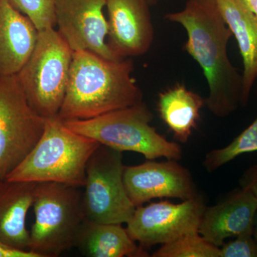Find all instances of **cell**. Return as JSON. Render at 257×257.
Here are the masks:
<instances>
[{"instance_id": "8fae6325", "label": "cell", "mask_w": 257, "mask_h": 257, "mask_svg": "<svg viewBox=\"0 0 257 257\" xmlns=\"http://www.w3.org/2000/svg\"><path fill=\"white\" fill-rule=\"evenodd\" d=\"M123 179L128 197L136 207L157 198L184 201L199 195L190 172L177 160H148L141 165L125 166Z\"/></svg>"}, {"instance_id": "ffe728a7", "label": "cell", "mask_w": 257, "mask_h": 257, "mask_svg": "<svg viewBox=\"0 0 257 257\" xmlns=\"http://www.w3.org/2000/svg\"><path fill=\"white\" fill-rule=\"evenodd\" d=\"M153 257H220V250L199 234L192 231L162 246Z\"/></svg>"}, {"instance_id": "5bb4252c", "label": "cell", "mask_w": 257, "mask_h": 257, "mask_svg": "<svg viewBox=\"0 0 257 257\" xmlns=\"http://www.w3.org/2000/svg\"><path fill=\"white\" fill-rule=\"evenodd\" d=\"M39 31L9 0H0V76L18 74L35 50Z\"/></svg>"}, {"instance_id": "d4e9b609", "label": "cell", "mask_w": 257, "mask_h": 257, "mask_svg": "<svg viewBox=\"0 0 257 257\" xmlns=\"http://www.w3.org/2000/svg\"><path fill=\"white\" fill-rule=\"evenodd\" d=\"M244 1L257 18V0H244Z\"/></svg>"}, {"instance_id": "44dd1931", "label": "cell", "mask_w": 257, "mask_h": 257, "mask_svg": "<svg viewBox=\"0 0 257 257\" xmlns=\"http://www.w3.org/2000/svg\"><path fill=\"white\" fill-rule=\"evenodd\" d=\"M20 13L32 20L38 31L55 26V0H9Z\"/></svg>"}, {"instance_id": "9a60e30c", "label": "cell", "mask_w": 257, "mask_h": 257, "mask_svg": "<svg viewBox=\"0 0 257 257\" xmlns=\"http://www.w3.org/2000/svg\"><path fill=\"white\" fill-rule=\"evenodd\" d=\"M36 182L0 180V240L18 249L30 251V232L26 228L33 205Z\"/></svg>"}, {"instance_id": "8992f818", "label": "cell", "mask_w": 257, "mask_h": 257, "mask_svg": "<svg viewBox=\"0 0 257 257\" xmlns=\"http://www.w3.org/2000/svg\"><path fill=\"white\" fill-rule=\"evenodd\" d=\"M73 53L57 30L45 29L39 31L35 50L18 74L30 106L45 119L58 116Z\"/></svg>"}, {"instance_id": "2e32d148", "label": "cell", "mask_w": 257, "mask_h": 257, "mask_svg": "<svg viewBox=\"0 0 257 257\" xmlns=\"http://www.w3.org/2000/svg\"><path fill=\"white\" fill-rule=\"evenodd\" d=\"M225 23L237 41L242 57V100L247 104L257 79V18L244 0H216Z\"/></svg>"}, {"instance_id": "9c48e42d", "label": "cell", "mask_w": 257, "mask_h": 257, "mask_svg": "<svg viewBox=\"0 0 257 257\" xmlns=\"http://www.w3.org/2000/svg\"><path fill=\"white\" fill-rule=\"evenodd\" d=\"M206 207L200 195L179 204L162 201L140 206L135 209L126 229L144 249L165 244L198 231Z\"/></svg>"}, {"instance_id": "4316f807", "label": "cell", "mask_w": 257, "mask_h": 257, "mask_svg": "<svg viewBox=\"0 0 257 257\" xmlns=\"http://www.w3.org/2000/svg\"><path fill=\"white\" fill-rule=\"evenodd\" d=\"M150 3H151V4H153V3H155V1H156V0H150Z\"/></svg>"}, {"instance_id": "30bf717a", "label": "cell", "mask_w": 257, "mask_h": 257, "mask_svg": "<svg viewBox=\"0 0 257 257\" xmlns=\"http://www.w3.org/2000/svg\"><path fill=\"white\" fill-rule=\"evenodd\" d=\"M106 0H55V25L73 50H86L108 59L119 60L109 48Z\"/></svg>"}, {"instance_id": "7a4b0ae2", "label": "cell", "mask_w": 257, "mask_h": 257, "mask_svg": "<svg viewBox=\"0 0 257 257\" xmlns=\"http://www.w3.org/2000/svg\"><path fill=\"white\" fill-rule=\"evenodd\" d=\"M133 71L130 58L111 60L89 51L74 52L58 117L63 121L92 119L143 102Z\"/></svg>"}, {"instance_id": "52a82bcc", "label": "cell", "mask_w": 257, "mask_h": 257, "mask_svg": "<svg viewBox=\"0 0 257 257\" xmlns=\"http://www.w3.org/2000/svg\"><path fill=\"white\" fill-rule=\"evenodd\" d=\"M122 152L100 145L88 161L83 192L87 220L126 224L136 207L125 189Z\"/></svg>"}, {"instance_id": "277c9868", "label": "cell", "mask_w": 257, "mask_h": 257, "mask_svg": "<svg viewBox=\"0 0 257 257\" xmlns=\"http://www.w3.org/2000/svg\"><path fill=\"white\" fill-rule=\"evenodd\" d=\"M152 119L151 111L143 101L92 119L62 121L72 131L118 151L137 152L147 160H180L181 147L157 133L150 124Z\"/></svg>"}, {"instance_id": "ba28073f", "label": "cell", "mask_w": 257, "mask_h": 257, "mask_svg": "<svg viewBox=\"0 0 257 257\" xmlns=\"http://www.w3.org/2000/svg\"><path fill=\"white\" fill-rule=\"evenodd\" d=\"M45 125L46 119L30 106L18 74L0 76V180L28 156Z\"/></svg>"}, {"instance_id": "6da1fadb", "label": "cell", "mask_w": 257, "mask_h": 257, "mask_svg": "<svg viewBox=\"0 0 257 257\" xmlns=\"http://www.w3.org/2000/svg\"><path fill=\"white\" fill-rule=\"evenodd\" d=\"M165 19L187 32L184 48L207 79L209 95L204 102L208 109L217 117L229 116L241 105L242 76L228 56L232 33L216 0H187L183 9L167 14Z\"/></svg>"}, {"instance_id": "cb8c5ba5", "label": "cell", "mask_w": 257, "mask_h": 257, "mask_svg": "<svg viewBox=\"0 0 257 257\" xmlns=\"http://www.w3.org/2000/svg\"><path fill=\"white\" fill-rule=\"evenodd\" d=\"M0 257H40L37 253L27 250L18 249L0 240Z\"/></svg>"}, {"instance_id": "7402d4cb", "label": "cell", "mask_w": 257, "mask_h": 257, "mask_svg": "<svg viewBox=\"0 0 257 257\" xmlns=\"http://www.w3.org/2000/svg\"><path fill=\"white\" fill-rule=\"evenodd\" d=\"M220 257H257V241L253 234H243L219 247Z\"/></svg>"}, {"instance_id": "603a6c76", "label": "cell", "mask_w": 257, "mask_h": 257, "mask_svg": "<svg viewBox=\"0 0 257 257\" xmlns=\"http://www.w3.org/2000/svg\"><path fill=\"white\" fill-rule=\"evenodd\" d=\"M241 188L247 189L257 198V165L249 167L240 179Z\"/></svg>"}, {"instance_id": "7c38bea8", "label": "cell", "mask_w": 257, "mask_h": 257, "mask_svg": "<svg viewBox=\"0 0 257 257\" xmlns=\"http://www.w3.org/2000/svg\"><path fill=\"white\" fill-rule=\"evenodd\" d=\"M150 0H106L107 42L118 58L145 55L153 42L155 32Z\"/></svg>"}, {"instance_id": "484cf974", "label": "cell", "mask_w": 257, "mask_h": 257, "mask_svg": "<svg viewBox=\"0 0 257 257\" xmlns=\"http://www.w3.org/2000/svg\"><path fill=\"white\" fill-rule=\"evenodd\" d=\"M253 236L257 241V211L255 215L254 223H253Z\"/></svg>"}, {"instance_id": "ac0fdd59", "label": "cell", "mask_w": 257, "mask_h": 257, "mask_svg": "<svg viewBox=\"0 0 257 257\" xmlns=\"http://www.w3.org/2000/svg\"><path fill=\"white\" fill-rule=\"evenodd\" d=\"M204 99L183 84H177L159 94L157 110L177 141L185 143L197 127Z\"/></svg>"}, {"instance_id": "3957f363", "label": "cell", "mask_w": 257, "mask_h": 257, "mask_svg": "<svg viewBox=\"0 0 257 257\" xmlns=\"http://www.w3.org/2000/svg\"><path fill=\"white\" fill-rule=\"evenodd\" d=\"M99 145L96 140L67 127L58 116L47 119L38 143L6 179L57 182L82 188L88 161Z\"/></svg>"}, {"instance_id": "d6986e66", "label": "cell", "mask_w": 257, "mask_h": 257, "mask_svg": "<svg viewBox=\"0 0 257 257\" xmlns=\"http://www.w3.org/2000/svg\"><path fill=\"white\" fill-rule=\"evenodd\" d=\"M254 152H257V117L227 146L208 152L203 165L208 172H214L239 155Z\"/></svg>"}, {"instance_id": "4fadbf2b", "label": "cell", "mask_w": 257, "mask_h": 257, "mask_svg": "<svg viewBox=\"0 0 257 257\" xmlns=\"http://www.w3.org/2000/svg\"><path fill=\"white\" fill-rule=\"evenodd\" d=\"M256 211L257 198L241 187L215 205L205 208L198 231L220 247L228 238L253 234Z\"/></svg>"}, {"instance_id": "e0dca14e", "label": "cell", "mask_w": 257, "mask_h": 257, "mask_svg": "<svg viewBox=\"0 0 257 257\" xmlns=\"http://www.w3.org/2000/svg\"><path fill=\"white\" fill-rule=\"evenodd\" d=\"M75 247L88 257L147 256L145 249L119 224L87 220L83 223Z\"/></svg>"}, {"instance_id": "5b68a950", "label": "cell", "mask_w": 257, "mask_h": 257, "mask_svg": "<svg viewBox=\"0 0 257 257\" xmlns=\"http://www.w3.org/2000/svg\"><path fill=\"white\" fill-rule=\"evenodd\" d=\"M80 188L57 182L37 183L30 251L40 257H57L75 247L86 219Z\"/></svg>"}]
</instances>
